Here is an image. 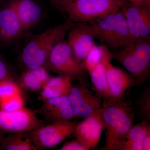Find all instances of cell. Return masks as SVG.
I'll return each instance as SVG.
<instances>
[{"instance_id": "cell-23", "label": "cell", "mask_w": 150, "mask_h": 150, "mask_svg": "<svg viewBox=\"0 0 150 150\" xmlns=\"http://www.w3.org/2000/svg\"><path fill=\"white\" fill-rule=\"evenodd\" d=\"M112 59V53L107 47L103 44L98 46L96 44L83 61L84 66L89 73L103 61L111 62Z\"/></svg>"}, {"instance_id": "cell-10", "label": "cell", "mask_w": 150, "mask_h": 150, "mask_svg": "<svg viewBox=\"0 0 150 150\" xmlns=\"http://www.w3.org/2000/svg\"><path fill=\"white\" fill-rule=\"evenodd\" d=\"M121 10L134 40L150 39V8L128 3Z\"/></svg>"}, {"instance_id": "cell-28", "label": "cell", "mask_w": 150, "mask_h": 150, "mask_svg": "<svg viewBox=\"0 0 150 150\" xmlns=\"http://www.w3.org/2000/svg\"><path fill=\"white\" fill-rule=\"evenodd\" d=\"M150 150V131L148 132L143 142V150Z\"/></svg>"}, {"instance_id": "cell-16", "label": "cell", "mask_w": 150, "mask_h": 150, "mask_svg": "<svg viewBox=\"0 0 150 150\" xmlns=\"http://www.w3.org/2000/svg\"><path fill=\"white\" fill-rule=\"evenodd\" d=\"M22 89L12 78L0 83V109L13 111L23 107L24 98Z\"/></svg>"}, {"instance_id": "cell-11", "label": "cell", "mask_w": 150, "mask_h": 150, "mask_svg": "<svg viewBox=\"0 0 150 150\" xmlns=\"http://www.w3.org/2000/svg\"><path fill=\"white\" fill-rule=\"evenodd\" d=\"M100 109L84 119L83 121L77 123L75 127L74 134L76 139L88 150L96 149L104 129Z\"/></svg>"}, {"instance_id": "cell-6", "label": "cell", "mask_w": 150, "mask_h": 150, "mask_svg": "<svg viewBox=\"0 0 150 150\" xmlns=\"http://www.w3.org/2000/svg\"><path fill=\"white\" fill-rule=\"evenodd\" d=\"M44 67L62 75L81 79L87 71L83 62L77 59L66 40L60 41L50 52Z\"/></svg>"}, {"instance_id": "cell-14", "label": "cell", "mask_w": 150, "mask_h": 150, "mask_svg": "<svg viewBox=\"0 0 150 150\" xmlns=\"http://www.w3.org/2000/svg\"><path fill=\"white\" fill-rule=\"evenodd\" d=\"M38 112L43 116L44 121L50 122V123L75 118L68 96L44 100Z\"/></svg>"}, {"instance_id": "cell-32", "label": "cell", "mask_w": 150, "mask_h": 150, "mask_svg": "<svg viewBox=\"0 0 150 150\" xmlns=\"http://www.w3.org/2000/svg\"><path fill=\"white\" fill-rule=\"evenodd\" d=\"M5 133V132H4L2 130L0 129V143L1 142L2 140L3 139V138L4 137V135Z\"/></svg>"}, {"instance_id": "cell-18", "label": "cell", "mask_w": 150, "mask_h": 150, "mask_svg": "<svg viewBox=\"0 0 150 150\" xmlns=\"http://www.w3.org/2000/svg\"><path fill=\"white\" fill-rule=\"evenodd\" d=\"M149 131V121L143 120L141 123L132 126L117 143L114 150H143L144 139Z\"/></svg>"}, {"instance_id": "cell-29", "label": "cell", "mask_w": 150, "mask_h": 150, "mask_svg": "<svg viewBox=\"0 0 150 150\" xmlns=\"http://www.w3.org/2000/svg\"><path fill=\"white\" fill-rule=\"evenodd\" d=\"M59 1H60V4H61L62 11H64L65 7L70 3L72 2L75 0H59Z\"/></svg>"}, {"instance_id": "cell-9", "label": "cell", "mask_w": 150, "mask_h": 150, "mask_svg": "<svg viewBox=\"0 0 150 150\" xmlns=\"http://www.w3.org/2000/svg\"><path fill=\"white\" fill-rule=\"evenodd\" d=\"M68 97L75 117L85 119L102 107L101 97L91 91L82 79L79 83L73 86Z\"/></svg>"}, {"instance_id": "cell-25", "label": "cell", "mask_w": 150, "mask_h": 150, "mask_svg": "<svg viewBox=\"0 0 150 150\" xmlns=\"http://www.w3.org/2000/svg\"><path fill=\"white\" fill-rule=\"evenodd\" d=\"M60 150H88L77 139L65 143Z\"/></svg>"}, {"instance_id": "cell-13", "label": "cell", "mask_w": 150, "mask_h": 150, "mask_svg": "<svg viewBox=\"0 0 150 150\" xmlns=\"http://www.w3.org/2000/svg\"><path fill=\"white\" fill-rule=\"evenodd\" d=\"M111 96L121 98L129 88L138 85L137 82L128 72L113 66L111 62L103 61Z\"/></svg>"}, {"instance_id": "cell-15", "label": "cell", "mask_w": 150, "mask_h": 150, "mask_svg": "<svg viewBox=\"0 0 150 150\" xmlns=\"http://www.w3.org/2000/svg\"><path fill=\"white\" fill-rule=\"evenodd\" d=\"M21 23L11 3L0 10V41L10 44L24 33Z\"/></svg>"}, {"instance_id": "cell-21", "label": "cell", "mask_w": 150, "mask_h": 150, "mask_svg": "<svg viewBox=\"0 0 150 150\" xmlns=\"http://www.w3.org/2000/svg\"><path fill=\"white\" fill-rule=\"evenodd\" d=\"M0 143V149L5 150H38L33 142L29 132L8 133Z\"/></svg>"}, {"instance_id": "cell-7", "label": "cell", "mask_w": 150, "mask_h": 150, "mask_svg": "<svg viewBox=\"0 0 150 150\" xmlns=\"http://www.w3.org/2000/svg\"><path fill=\"white\" fill-rule=\"evenodd\" d=\"M76 124L70 120L57 121L40 126L29 134L38 150L55 147L74 134Z\"/></svg>"}, {"instance_id": "cell-3", "label": "cell", "mask_w": 150, "mask_h": 150, "mask_svg": "<svg viewBox=\"0 0 150 150\" xmlns=\"http://www.w3.org/2000/svg\"><path fill=\"white\" fill-rule=\"evenodd\" d=\"M95 39L114 51L134 41L121 9L88 23Z\"/></svg>"}, {"instance_id": "cell-1", "label": "cell", "mask_w": 150, "mask_h": 150, "mask_svg": "<svg viewBox=\"0 0 150 150\" xmlns=\"http://www.w3.org/2000/svg\"><path fill=\"white\" fill-rule=\"evenodd\" d=\"M123 98H110L103 102L100 111L106 129V139L103 149L114 150L117 143L133 126L134 110L130 103Z\"/></svg>"}, {"instance_id": "cell-30", "label": "cell", "mask_w": 150, "mask_h": 150, "mask_svg": "<svg viewBox=\"0 0 150 150\" xmlns=\"http://www.w3.org/2000/svg\"><path fill=\"white\" fill-rule=\"evenodd\" d=\"M51 2V3L54 5L56 7L58 8L59 9L62 11V8H61V4H60V1L59 0H49Z\"/></svg>"}, {"instance_id": "cell-26", "label": "cell", "mask_w": 150, "mask_h": 150, "mask_svg": "<svg viewBox=\"0 0 150 150\" xmlns=\"http://www.w3.org/2000/svg\"><path fill=\"white\" fill-rule=\"evenodd\" d=\"M12 78L6 65L0 59V83L6 79Z\"/></svg>"}, {"instance_id": "cell-31", "label": "cell", "mask_w": 150, "mask_h": 150, "mask_svg": "<svg viewBox=\"0 0 150 150\" xmlns=\"http://www.w3.org/2000/svg\"><path fill=\"white\" fill-rule=\"evenodd\" d=\"M113 1L118 3V4L121 6V7L128 3L126 0H113Z\"/></svg>"}, {"instance_id": "cell-19", "label": "cell", "mask_w": 150, "mask_h": 150, "mask_svg": "<svg viewBox=\"0 0 150 150\" xmlns=\"http://www.w3.org/2000/svg\"><path fill=\"white\" fill-rule=\"evenodd\" d=\"M73 78L66 75L50 77L40 93L43 101L54 98L68 96L73 85Z\"/></svg>"}, {"instance_id": "cell-2", "label": "cell", "mask_w": 150, "mask_h": 150, "mask_svg": "<svg viewBox=\"0 0 150 150\" xmlns=\"http://www.w3.org/2000/svg\"><path fill=\"white\" fill-rule=\"evenodd\" d=\"M73 24L69 20L48 28L28 42L23 50L21 56L27 69L44 67L50 52L57 43L65 40Z\"/></svg>"}, {"instance_id": "cell-12", "label": "cell", "mask_w": 150, "mask_h": 150, "mask_svg": "<svg viewBox=\"0 0 150 150\" xmlns=\"http://www.w3.org/2000/svg\"><path fill=\"white\" fill-rule=\"evenodd\" d=\"M68 43L77 59L83 62L95 45L88 23H73L67 33Z\"/></svg>"}, {"instance_id": "cell-22", "label": "cell", "mask_w": 150, "mask_h": 150, "mask_svg": "<svg viewBox=\"0 0 150 150\" xmlns=\"http://www.w3.org/2000/svg\"><path fill=\"white\" fill-rule=\"evenodd\" d=\"M89 74L92 83L97 93L101 98L104 100L112 98L108 83L105 69L102 63L96 66Z\"/></svg>"}, {"instance_id": "cell-27", "label": "cell", "mask_w": 150, "mask_h": 150, "mask_svg": "<svg viewBox=\"0 0 150 150\" xmlns=\"http://www.w3.org/2000/svg\"><path fill=\"white\" fill-rule=\"evenodd\" d=\"M128 3L134 5L150 8V0H126Z\"/></svg>"}, {"instance_id": "cell-24", "label": "cell", "mask_w": 150, "mask_h": 150, "mask_svg": "<svg viewBox=\"0 0 150 150\" xmlns=\"http://www.w3.org/2000/svg\"><path fill=\"white\" fill-rule=\"evenodd\" d=\"M138 111L143 120L149 121L150 118V90L149 88H145L143 93L138 98Z\"/></svg>"}, {"instance_id": "cell-8", "label": "cell", "mask_w": 150, "mask_h": 150, "mask_svg": "<svg viewBox=\"0 0 150 150\" xmlns=\"http://www.w3.org/2000/svg\"><path fill=\"white\" fill-rule=\"evenodd\" d=\"M44 125V121L29 108L11 111L0 109V129L5 133L30 132Z\"/></svg>"}, {"instance_id": "cell-17", "label": "cell", "mask_w": 150, "mask_h": 150, "mask_svg": "<svg viewBox=\"0 0 150 150\" xmlns=\"http://www.w3.org/2000/svg\"><path fill=\"white\" fill-rule=\"evenodd\" d=\"M11 4L24 32L32 29L40 20L42 9L32 0H13Z\"/></svg>"}, {"instance_id": "cell-4", "label": "cell", "mask_w": 150, "mask_h": 150, "mask_svg": "<svg viewBox=\"0 0 150 150\" xmlns=\"http://www.w3.org/2000/svg\"><path fill=\"white\" fill-rule=\"evenodd\" d=\"M113 59L137 81L143 83L149 76L150 40H135L112 51Z\"/></svg>"}, {"instance_id": "cell-5", "label": "cell", "mask_w": 150, "mask_h": 150, "mask_svg": "<svg viewBox=\"0 0 150 150\" xmlns=\"http://www.w3.org/2000/svg\"><path fill=\"white\" fill-rule=\"evenodd\" d=\"M121 8L113 0H75L64 11L72 22L91 23Z\"/></svg>"}, {"instance_id": "cell-20", "label": "cell", "mask_w": 150, "mask_h": 150, "mask_svg": "<svg viewBox=\"0 0 150 150\" xmlns=\"http://www.w3.org/2000/svg\"><path fill=\"white\" fill-rule=\"evenodd\" d=\"M50 77L44 67L27 69L22 74L17 83L22 89L38 91L43 89Z\"/></svg>"}]
</instances>
